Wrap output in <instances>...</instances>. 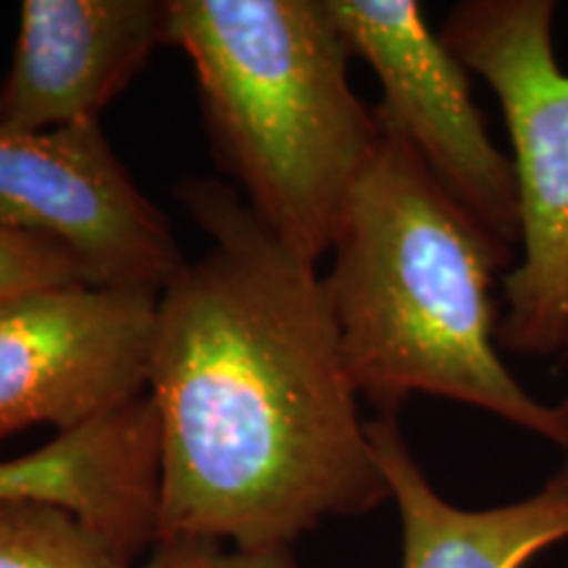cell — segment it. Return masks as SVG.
I'll list each match as a JSON object with an SVG mask.
<instances>
[{"mask_svg": "<svg viewBox=\"0 0 568 568\" xmlns=\"http://www.w3.org/2000/svg\"><path fill=\"white\" fill-rule=\"evenodd\" d=\"M379 122V119H376ZM324 293L358 397L395 416L410 395L487 410L568 458V418L508 372L497 287L514 247L495 240L379 122V142L339 216Z\"/></svg>", "mask_w": 568, "mask_h": 568, "instance_id": "cell-2", "label": "cell"}, {"mask_svg": "<svg viewBox=\"0 0 568 568\" xmlns=\"http://www.w3.org/2000/svg\"><path fill=\"white\" fill-rule=\"evenodd\" d=\"M176 195L213 240L159 295L148 395L161 539L290 548L389 500L316 266L224 182Z\"/></svg>", "mask_w": 568, "mask_h": 568, "instance_id": "cell-1", "label": "cell"}, {"mask_svg": "<svg viewBox=\"0 0 568 568\" xmlns=\"http://www.w3.org/2000/svg\"><path fill=\"white\" fill-rule=\"evenodd\" d=\"M0 568H134L82 518L42 503H0Z\"/></svg>", "mask_w": 568, "mask_h": 568, "instance_id": "cell-11", "label": "cell"}, {"mask_svg": "<svg viewBox=\"0 0 568 568\" xmlns=\"http://www.w3.org/2000/svg\"><path fill=\"white\" fill-rule=\"evenodd\" d=\"M0 503L69 510L134 564L159 542L161 432L153 397L0 460Z\"/></svg>", "mask_w": 568, "mask_h": 568, "instance_id": "cell-9", "label": "cell"}, {"mask_svg": "<svg viewBox=\"0 0 568 568\" xmlns=\"http://www.w3.org/2000/svg\"><path fill=\"white\" fill-rule=\"evenodd\" d=\"M552 0H464L439 38L495 92L508 126L521 261L503 276L500 351L568 353V71Z\"/></svg>", "mask_w": 568, "mask_h": 568, "instance_id": "cell-4", "label": "cell"}, {"mask_svg": "<svg viewBox=\"0 0 568 568\" xmlns=\"http://www.w3.org/2000/svg\"><path fill=\"white\" fill-rule=\"evenodd\" d=\"M0 222L61 245L103 287L161 295L184 266L166 216L140 193L98 122L0 126Z\"/></svg>", "mask_w": 568, "mask_h": 568, "instance_id": "cell-7", "label": "cell"}, {"mask_svg": "<svg viewBox=\"0 0 568 568\" xmlns=\"http://www.w3.org/2000/svg\"><path fill=\"white\" fill-rule=\"evenodd\" d=\"M140 568H297L290 548L243 550L209 539H161Z\"/></svg>", "mask_w": 568, "mask_h": 568, "instance_id": "cell-13", "label": "cell"}, {"mask_svg": "<svg viewBox=\"0 0 568 568\" xmlns=\"http://www.w3.org/2000/svg\"><path fill=\"white\" fill-rule=\"evenodd\" d=\"M159 45H169V0H24L0 126L98 122Z\"/></svg>", "mask_w": 568, "mask_h": 568, "instance_id": "cell-8", "label": "cell"}, {"mask_svg": "<svg viewBox=\"0 0 568 568\" xmlns=\"http://www.w3.org/2000/svg\"><path fill=\"white\" fill-rule=\"evenodd\" d=\"M80 282L90 280L69 251L51 240L0 222V301L32 290Z\"/></svg>", "mask_w": 568, "mask_h": 568, "instance_id": "cell-12", "label": "cell"}, {"mask_svg": "<svg viewBox=\"0 0 568 568\" xmlns=\"http://www.w3.org/2000/svg\"><path fill=\"white\" fill-rule=\"evenodd\" d=\"M159 295L63 284L0 301V443L34 424L59 432L148 395Z\"/></svg>", "mask_w": 568, "mask_h": 568, "instance_id": "cell-5", "label": "cell"}, {"mask_svg": "<svg viewBox=\"0 0 568 568\" xmlns=\"http://www.w3.org/2000/svg\"><path fill=\"white\" fill-rule=\"evenodd\" d=\"M558 406H560V410H564V414H566V418H568V397H566V400H564V403H558Z\"/></svg>", "mask_w": 568, "mask_h": 568, "instance_id": "cell-14", "label": "cell"}, {"mask_svg": "<svg viewBox=\"0 0 568 568\" xmlns=\"http://www.w3.org/2000/svg\"><path fill=\"white\" fill-rule=\"evenodd\" d=\"M351 55L382 84L376 119L414 148L432 176L503 245H518L514 163L471 98L468 69L416 0H324Z\"/></svg>", "mask_w": 568, "mask_h": 568, "instance_id": "cell-6", "label": "cell"}, {"mask_svg": "<svg viewBox=\"0 0 568 568\" xmlns=\"http://www.w3.org/2000/svg\"><path fill=\"white\" fill-rule=\"evenodd\" d=\"M368 437L400 514V568H527L568 539V458L537 493L468 510L432 487L395 416L372 418Z\"/></svg>", "mask_w": 568, "mask_h": 568, "instance_id": "cell-10", "label": "cell"}, {"mask_svg": "<svg viewBox=\"0 0 568 568\" xmlns=\"http://www.w3.org/2000/svg\"><path fill=\"white\" fill-rule=\"evenodd\" d=\"M169 45L193 61L219 166L316 266L379 142L324 0H169Z\"/></svg>", "mask_w": 568, "mask_h": 568, "instance_id": "cell-3", "label": "cell"}]
</instances>
